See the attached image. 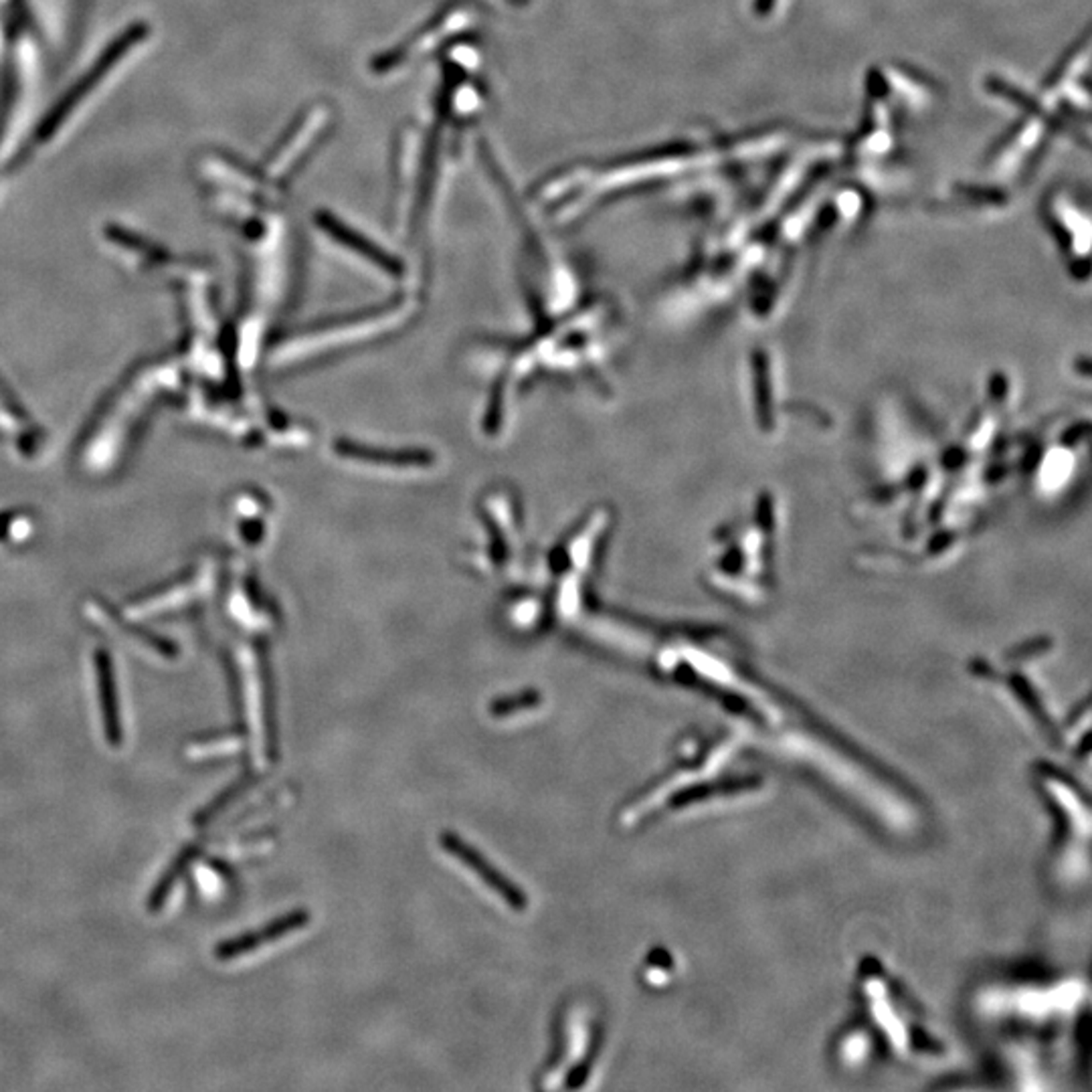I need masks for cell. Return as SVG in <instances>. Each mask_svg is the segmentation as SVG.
<instances>
[{
    "label": "cell",
    "mask_w": 1092,
    "mask_h": 1092,
    "mask_svg": "<svg viewBox=\"0 0 1092 1092\" xmlns=\"http://www.w3.org/2000/svg\"><path fill=\"white\" fill-rule=\"evenodd\" d=\"M752 510V508H750ZM712 559V581L719 593L757 604L773 591L777 559V506L773 496L757 500L747 518H735L719 531Z\"/></svg>",
    "instance_id": "cell-1"
},
{
    "label": "cell",
    "mask_w": 1092,
    "mask_h": 1092,
    "mask_svg": "<svg viewBox=\"0 0 1092 1092\" xmlns=\"http://www.w3.org/2000/svg\"><path fill=\"white\" fill-rule=\"evenodd\" d=\"M1086 425L1078 430V419L1066 421L1064 427H1058L1056 435L1044 444V449L1038 451L1032 480L1040 498H1058L1064 486L1074 482V475H1078V451L1086 449Z\"/></svg>",
    "instance_id": "cell-2"
},
{
    "label": "cell",
    "mask_w": 1092,
    "mask_h": 1092,
    "mask_svg": "<svg viewBox=\"0 0 1092 1092\" xmlns=\"http://www.w3.org/2000/svg\"><path fill=\"white\" fill-rule=\"evenodd\" d=\"M1048 217L1052 221V231L1056 233L1060 249L1066 254L1070 268L1074 271L1083 269L1088 263V215L1078 209L1072 197L1058 193L1048 200Z\"/></svg>",
    "instance_id": "cell-3"
},
{
    "label": "cell",
    "mask_w": 1092,
    "mask_h": 1092,
    "mask_svg": "<svg viewBox=\"0 0 1092 1092\" xmlns=\"http://www.w3.org/2000/svg\"><path fill=\"white\" fill-rule=\"evenodd\" d=\"M442 844L444 848L454 856L458 862H461L466 868L480 878V881L489 888L494 890V893L506 902L508 907L522 910L526 909V898L520 893V890L514 886L506 876H502L492 864L486 862L478 852H475L472 846H468L463 839L456 837L454 834H444L442 836Z\"/></svg>",
    "instance_id": "cell-4"
},
{
    "label": "cell",
    "mask_w": 1092,
    "mask_h": 1092,
    "mask_svg": "<svg viewBox=\"0 0 1092 1092\" xmlns=\"http://www.w3.org/2000/svg\"><path fill=\"white\" fill-rule=\"evenodd\" d=\"M306 923H308L306 912H292V914L284 916V919L273 921L269 926L261 928L259 935H241L237 939L225 940V943L217 945L215 957L219 961H231L237 957H243V955H247V953L257 951L263 943H275V940L292 935L294 931H298V928H302Z\"/></svg>",
    "instance_id": "cell-5"
},
{
    "label": "cell",
    "mask_w": 1092,
    "mask_h": 1092,
    "mask_svg": "<svg viewBox=\"0 0 1092 1092\" xmlns=\"http://www.w3.org/2000/svg\"><path fill=\"white\" fill-rule=\"evenodd\" d=\"M95 666H97L99 706H102L106 740L111 747L118 749L124 745V728H122V721H120V712H118L114 670H111V662H109V656L106 654V651H97Z\"/></svg>",
    "instance_id": "cell-6"
},
{
    "label": "cell",
    "mask_w": 1092,
    "mask_h": 1092,
    "mask_svg": "<svg viewBox=\"0 0 1092 1092\" xmlns=\"http://www.w3.org/2000/svg\"><path fill=\"white\" fill-rule=\"evenodd\" d=\"M198 850H200V842L188 844L181 850L179 856L174 858V862L168 866V870L162 874L156 888L153 890V893H150V898H148V910L150 912H158L162 907H165V902L168 900L174 886H177V882L181 881V876L186 872L188 866H191V862L197 858Z\"/></svg>",
    "instance_id": "cell-7"
},
{
    "label": "cell",
    "mask_w": 1092,
    "mask_h": 1092,
    "mask_svg": "<svg viewBox=\"0 0 1092 1092\" xmlns=\"http://www.w3.org/2000/svg\"><path fill=\"white\" fill-rule=\"evenodd\" d=\"M536 702H538L536 696L524 694V696H520L517 700H508V702H504V705H498L492 712L498 714V717H506V714H512V712H517V710H526V708H531V706H536Z\"/></svg>",
    "instance_id": "cell-8"
},
{
    "label": "cell",
    "mask_w": 1092,
    "mask_h": 1092,
    "mask_svg": "<svg viewBox=\"0 0 1092 1092\" xmlns=\"http://www.w3.org/2000/svg\"><path fill=\"white\" fill-rule=\"evenodd\" d=\"M1062 80H1064L1066 87H1070V78H1069V75H1062ZM1072 94H1074V90H1062L1060 92V99H1062V102H1066V99H1069V95H1072Z\"/></svg>",
    "instance_id": "cell-9"
}]
</instances>
